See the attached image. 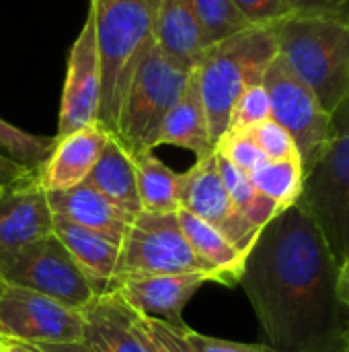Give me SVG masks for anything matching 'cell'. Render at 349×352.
<instances>
[{
  "label": "cell",
  "mask_w": 349,
  "mask_h": 352,
  "mask_svg": "<svg viewBox=\"0 0 349 352\" xmlns=\"http://www.w3.org/2000/svg\"><path fill=\"white\" fill-rule=\"evenodd\" d=\"M239 285L267 346L278 352H346L349 307L339 297V264L300 202L261 229Z\"/></svg>",
  "instance_id": "cell-1"
},
{
  "label": "cell",
  "mask_w": 349,
  "mask_h": 352,
  "mask_svg": "<svg viewBox=\"0 0 349 352\" xmlns=\"http://www.w3.org/2000/svg\"><path fill=\"white\" fill-rule=\"evenodd\" d=\"M160 0H91L95 37L101 58L99 124L111 134L138 62L156 43Z\"/></svg>",
  "instance_id": "cell-2"
},
{
  "label": "cell",
  "mask_w": 349,
  "mask_h": 352,
  "mask_svg": "<svg viewBox=\"0 0 349 352\" xmlns=\"http://www.w3.org/2000/svg\"><path fill=\"white\" fill-rule=\"evenodd\" d=\"M278 54L327 113L349 97V21L292 12L272 25Z\"/></svg>",
  "instance_id": "cell-3"
},
{
  "label": "cell",
  "mask_w": 349,
  "mask_h": 352,
  "mask_svg": "<svg viewBox=\"0 0 349 352\" xmlns=\"http://www.w3.org/2000/svg\"><path fill=\"white\" fill-rule=\"evenodd\" d=\"M276 56L278 43L272 25L249 27L204 54L195 66V78L214 146L228 130L230 111L239 95L247 87L263 82V74Z\"/></svg>",
  "instance_id": "cell-4"
},
{
  "label": "cell",
  "mask_w": 349,
  "mask_h": 352,
  "mask_svg": "<svg viewBox=\"0 0 349 352\" xmlns=\"http://www.w3.org/2000/svg\"><path fill=\"white\" fill-rule=\"evenodd\" d=\"M191 72L193 68L177 62L156 43L138 62L113 132L132 157L154 151L156 130L183 95Z\"/></svg>",
  "instance_id": "cell-5"
},
{
  "label": "cell",
  "mask_w": 349,
  "mask_h": 352,
  "mask_svg": "<svg viewBox=\"0 0 349 352\" xmlns=\"http://www.w3.org/2000/svg\"><path fill=\"white\" fill-rule=\"evenodd\" d=\"M298 202L315 219L341 266L349 245V97L331 113V134L321 159L304 173Z\"/></svg>",
  "instance_id": "cell-6"
},
{
  "label": "cell",
  "mask_w": 349,
  "mask_h": 352,
  "mask_svg": "<svg viewBox=\"0 0 349 352\" xmlns=\"http://www.w3.org/2000/svg\"><path fill=\"white\" fill-rule=\"evenodd\" d=\"M0 283L41 293L78 311L97 295L93 283L53 233L2 256Z\"/></svg>",
  "instance_id": "cell-7"
},
{
  "label": "cell",
  "mask_w": 349,
  "mask_h": 352,
  "mask_svg": "<svg viewBox=\"0 0 349 352\" xmlns=\"http://www.w3.org/2000/svg\"><path fill=\"white\" fill-rule=\"evenodd\" d=\"M218 274L187 243L177 212H138L119 243V274ZM117 274V276H119Z\"/></svg>",
  "instance_id": "cell-8"
},
{
  "label": "cell",
  "mask_w": 349,
  "mask_h": 352,
  "mask_svg": "<svg viewBox=\"0 0 349 352\" xmlns=\"http://www.w3.org/2000/svg\"><path fill=\"white\" fill-rule=\"evenodd\" d=\"M263 87L269 95L272 120L292 136L302 171L309 173L329 142L331 113L323 109L311 87L294 74L280 54L269 62L263 74Z\"/></svg>",
  "instance_id": "cell-9"
},
{
  "label": "cell",
  "mask_w": 349,
  "mask_h": 352,
  "mask_svg": "<svg viewBox=\"0 0 349 352\" xmlns=\"http://www.w3.org/2000/svg\"><path fill=\"white\" fill-rule=\"evenodd\" d=\"M0 334L27 344L82 340V316L41 293L0 283Z\"/></svg>",
  "instance_id": "cell-10"
},
{
  "label": "cell",
  "mask_w": 349,
  "mask_h": 352,
  "mask_svg": "<svg viewBox=\"0 0 349 352\" xmlns=\"http://www.w3.org/2000/svg\"><path fill=\"white\" fill-rule=\"evenodd\" d=\"M181 208L218 229L243 254L255 245L261 229L251 225L234 206L216 161V153L197 159L195 165L183 173Z\"/></svg>",
  "instance_id": "cell-11"
},
{
  "label": "cell",
  "mask_w": 349,
  "mask_h": 352,
  "mask_svg": "<svg viewBox=\"0 0 349 352\" xmlns=\"http://www.w3.org/2000/svg\"><path fill=\"white\" fill-rule=\"evenodd\" d=\"M101 101V58L95 37V23L91 10L86 21L72 43L62 89L60 118L56 136L62 138L80 128L99 124Z\"/></svg>",
  "instance_id": "cell-12"
},
{
  "label": "cell",
  "mask_w": 349,
  "mask_h": 352,
  "mask_svg": "<svg viewBox=\"0 0 349 352\" xmlns=\"http://www.w3.org/2000/svg\"><path fill=\"white\" fill-rule=\"evenodd\" d=\"M212 276L204 272L181 274H119L111 293H117L140 316L163 320L175 328H183V309L191 297L210 283Z\"/></svg>",
  "instance_id": "cell-13"
},
{
  "label": "cell",
  "mask_w": 349,
  "mask_h": 352,
  "mask_svg": "<svg viewBox=\"0 0 349 352\" xmlns=\"http://www.w3.org/2000/svg\"><path fill=\"white\" fill-rule=\"evenodd\" d=\"M51 233L53 212L39 184V169L0 192V258Z\"/></svg>",
  "instance_id": "cell-14"
},
{
  "label": "cell",
  "mask_w": 349,
  "mask_h": 352,
  "mask_svg": "<svg viewBox=\"0 0 349 352\" xmlns=\"http://www.w3.org/2000/svg\"><path fill=\"white\" fill-rule=\"evenodd\" d=\"M109 136L111 132L101 124L80 128L62 138L56 136L58 142L51 155L39 167L41 188L49 194L84 184L95 163L99 161Z\"/></svg>",
  "instance_id": "cell-15"
},
{
  "label": "cell",
  "mask_w": 349,
  "mask_h": 352,
  "mask_svg": "<svg viewBox=\"0 0 349 352\" xmlns=\"http://www.w3.org/2000/svg\"><path fill=\"white\" fill-rule=\"evenodd\" d=\"M82 342L93 352H148L136 326V311L117 295L103 293L80 309Z\"/></svg>",
  "instance_id": "cell-16"
},
{
  "label": "cell",
  "mask_w": 349,
  "mask_h": 352,
  "mask_svg": "<svg viewBox=\"0 0 349 352\" xmlns=\"http://www.w3.org/2000/svg\"><path fill=\"white\" fill-rule=\"evenodd\" d=\"M47 202L56 217L95 231L117 245L121 243L134 219L88 184H80L62 192H49Z\"/></svg>",
  "instance_id": "cell-17"
},
{
  "label": "cell",
  "mask_w": 349,
  "mask_h": 352,
  "mask_svg": "<svg viewBox=\"0 0 349 352\" xmlns=\"http://www.w3.org/2000/svg\"><path fill=\"white\" fill-rule=\"evenodd\" d=\"M53 235L64 243L78 268L93 283L95 293H111V285L119 274V245L95 231H88L56 214Z\"/></svg>",
  "instance_id": "cell-18"
},
{
  "label": "cell",
  "mask_w": 349,
  "mask_h": 352,
  "mask_svg": "<svg viewBox=\"0 0 349 352\" xmlns=\"http://www.w3.org/2000/svg\"><path fill=\"white\" fill-rule=\"evenodd\" d=\"M167 144L191 151L197 159H204L214 153V142L210 138L208 118H206V109L202 103L195 68L191 72V78L183 95L160 122L152 148L167 146Z\"/></svg>",
  "instance_id": "cell-19"
},
{
  "label": "cell",
  "mask_w": 349,
  "mask_h": 352,
  "mask_svg": "<svg viewBox=\"0 0 349 352\" xmlns=\"http://www.w3.org/2000/svg\"><path fill=\"white\" fill-rule=\"evenodd\" d=\"M154 37L165 54L189 68H195L208 52L193 0H160Z\"/></svg>",
  "instance_id": "cell-20"
},
{
  "label": "cell",
  "mask_w": 349,
  "mask_h": 352,
  "mask_svg": "<svg viewBox=\"0 0 349 352\" xmlns=\"http://www.w3.org/2000/svg\"><path fill=\"white\" fill-rule=\"evenodd\" d=\"M91 188L101 192L107 200H111L117 208L136 217L142 212L140 196H138V177H136V161L132 153L111 134L99 161L93 171L84 179Z\"/></svg>",
  "instance_id": "cell-21"
},
{
  "label": "cell",
  "mask_w": 349,
  "mask_h": 352,
  "mask_svg": "<svg viewBox=\"0 0 349 352\" xmlns=\"http://www.w3.org/2000/svg\"><path fill=\"white\" fill-rule=\"evenodd\" d=\"M177 219H179V227H181L187 243L195 252V256L202 258L208 266H212L216 270L218 283L226 285V287L239 285L247 254H243L239 248H234L218 229H214L206 221L197 219L195 214L179 208Z\"/></svg>",
  "instance_id": "cell-22"
},
{
  "label": "cell",
  "mask_w": 349,
  "mask_h": 352,
  "mask_svg": "<svg viewBox=\"0 0 349 352\" xmlns=\"http://www.w3.org/2000/svg\"><path fill=\"white\" fill-rule=\"evenodd\" d=\"M138 196L146 212H177L181 208L183 173L167 167L152 153L134 157Z\"/></svg>",
  "instance_id": "cell-23"
},
{
  "label": "cell",
  "mask_w": 349,
  "mask_h": 352,
  "mask_svg": "<svg viewBox=\"0 0 349 352\" xmlns=\"http://www.w3.org/2000/svg\"><path fill=\"white\" fill-rule=\"evenodd\" d=\"M216 153V151H214ZM216 161H218V169L222 175V182L237 206V210L257 229H263L274 217H278L282 210L280 206L269 200L265 194H261L253 182L249 179V175L241 169H237L232 163H228L224 157H220L216 153Z\"/></svg>",
  "instance_id": "cell-24"
},
{
  "label": "cell",
  "mask_w": 349,
  "mask_h": 352,
  "mask_svg": "<svg viewBox=\"0 0 349 352\" xmlns=\"http://www.w3.org/2000/svg\"><path fill=\"white\" fill-rule=\"evenodd\" d=\"M253 186L274 200L280 210L290 208L298 202L302 194L304 171L300 159H286V161H263L257 169L249 173Z\"/></svg>",
  "instance_id": "cell-25"
},
{
  "label": "cell",
  "mask_w": 349,
  "mask_h": 352,
  "mask_svg": "<svg viewBox=\"0 0 349 352\" xmlns=\"http://www.w3.org/2000/svg\"><path fill=\"white\" fill-rule=\"evenodd\" d=\"M193 6L208 50L251 27L232 0H193Z\"/></svg>",
  "instance_id": "cell-26"
},
{
  "label": "cell",
  "mask_w": 349,
  "mask_h": 352,
  "mask_svg": "<svg viewBox=\"0 0 349 352\" xmlns=\"http://www.w3.org/2000/svg\"><path fill=\"white\" fill-rule=\"evenodd\" d=\"M56 142V136L29 134L0 118V155L19 165L41 167L51 155Z\"/></svg>",
  "instance_id": "cell-27"
},
{
  "label": "cell",
  "mask_w": 349,
  "mask_h": 352,
  "mask_svg": "<svg viewBox=\"0 0 349 352\" xmlns=\"http://www.w3.org/2000/svg\"><path fill=\"white\" fill-rule=\"evenodd\" d=\"M267 118H272L269 95L263 87V82H257V85L247 87L234 101L230 120H228V130L230 132L251 130L253 126L265 122Z\"/></svg>",
  "instance_id": "cell-28"
},
{
  "label": "cell",
  "mask_w": 349,
  "mask_h": 352,
  "mask_svg": "<svg viewBox=\"0 0 349 352\" xmlns=\"http://www.w3.org/2000/svg\"><path fill=\"white\" fill-rule=\"evenodd\" d=\"M134 326L148 352H193L183 336L185 326L175 328L163 320L140 316L138 311L134 316Z\"/></svg>",
  "instance_id": "cell-29"
},
{
  "label": "cell",
  "mask_w": 349,
  "mask_h": 352,
  "mask_svg": "<svg viewBox=\"0 0 349 352\" xmlns=\"http://www.w3.org/2000/svg\"><path fill=\"white\" fill-rule=\"evenodd\" d=\"M214 151L224 157L228 163H232L237 169L245 171L247 175L257 169L263 161H267V157L261 153V148L257 146V142L253 140V136L247 130L241 132H224V136L216 142Z\"/></svg>",
  "instance_id": "cell-30"
},
{
  "label": "cell",
  "mask_w": 349,
  "mask_h": 352,
  "mask_svg": "<svg viewBox=\"0 0 349 352\" xmlns=\"http://www.w3.org/2000/svg\"><path fill=\"white\" fill-rule=\"evenodd\" d=\"M253 140L257 142V146L261 148V153L269 159V161H286V159H300L298 148L292 140V136L272 118H267L265 122L253 126L251 130H247Z\"/></svg>",
  "instance_id": "cell-31"
},
{
  "label": "cell",
  "mask_w": 349,
  "mask_h": 352,
  "mask_svg": "<svg viewBox=\"0 0 349 352\" xmlns=\"http://www.w3.org/2000/svg\"><path fill=\"white\" fill-rule=\"evenodd\" d=\"M232 4L251 27H269L292 14L286 0H232Z\"/></svg>",
  "instance_id": "cell-32"
},
{
  "label": "cell",
  "mask_w": 349,
  "mask_h": 352,
  "mask_svg": "<svg viewBox=\"0 0 349 352\" xmlns=\"http://www.w3.org/2000/svg\"><path fill=\"white\" fill-rule=\"evenodd\" d=\"M183 336L193 352H278L267 344H243V342H230V340L206 336L187 326L183 328Z\"/></svg>",
  "instance_id": "cell-33"
},
{
  "label": "cell",
  "mask_w": 349,
  "mask_h": 352,
  "mask_svg": "<svg viewBox=\"0 0 349 352\" xmlns=\"http://www.w3.org/2000/svg\"><path fill=\"white\" fill-rule=\"evenodd\" d=\"M292 12L323 14L349 21V0H286Z\"/></svg>",
  "instance_id": "cell-34"
},
{
  "label": "cell",
  "mask_w": 349,
  "mask_h": 352,
  "mask_svg": "<svg viewBox=\"0 0 349 352\" xmlns=\"http://www.w3.org/2000/svg\"><path fill=\"white\" fill-rule=\"evenodd\" d=\"M37 169L39 167H25V165H19L0 155V192L12 184H19L23 179L31 177L33 173H37Z\"/></svg>",
  "instance_id": "cell-35"
},
{
  "label": "cell",
  "mask_w": 349,
  "mask_h": 352,
  "mask_svg": "<svg viewBox=\"0 0 349 352\" xmlns=\"http://www.w3.org/2000/svg\"><path fill=\"white\" fill-rule=\"evenodd\" d=\"M41 352H93L82 340L76 342H51V344H33Z\"/></svg>",
  "instance_id": "cell-36"
},
{
  "label": "cell",
  "mask_w": 349,
  "mask_h": 352,
  "mask_svg": "<svg viewBox=\"0 0 349 352\" xmlns=\"http://www.w3.org/2000/svg\"><path fill=\"white\" fill-rule=\"evenodd\" d=\"M0 352H41L37 346L27 344L23 340H16L12 336L0 334Z\"/></svg>",
  "instance_id": "cell-37"
},
{
  "label": "cell",
  "mask_w": 349,
  "mask_h": 352,
  "mask_svg": "<svg viewBox=\"0 0 349 352\" xmlns=\"http://www.w3.org/2000/svg\"><path fill=\"white\" fill-rule=\"evenodd\" d=\"M339 297L349 307V245L348 252H346V258H344V262L339 266Z\"/></svg>",
  "instance_id": "cell-38"
},
{
  "label": "cell",
  "mask_w": 349,
  "mask_h": 352,
  "mask_svg": "<svg viewBox=\"0 0 349 352\" xmlns=\"http://www.w3.org/2000/svg\"><path fill=\"white\" fill-rule=\"evenodd\" d=\"M346 352H349V332H348V342H346Z\"/></svg>",
  "instance_id": "cell-39"
}]
</instances>
